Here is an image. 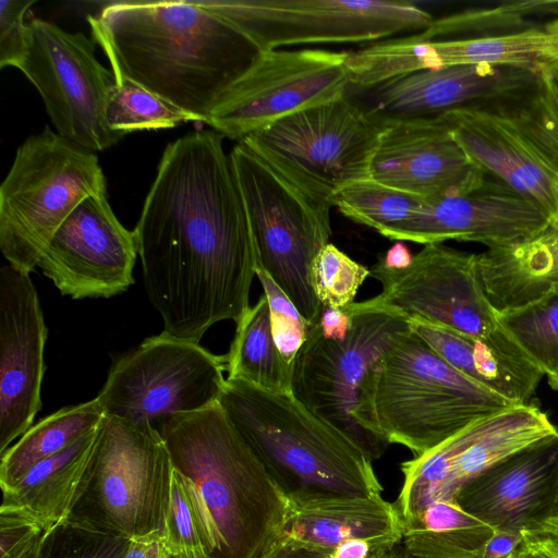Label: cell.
<instances>
[{
  "label": "cell",
  "mask_w": 558,
  "mask_h": 558,
  "mask_svg": "<svg viewBox=\"0 0 558 558\" xmlns=\"http://www.w3.org/2000/svg\"><path fill=\"white\" fill-rule=\"evenodd\" d=\"M107 193L94 151L48 125L16 149L0 187V250L15 269L29 274L56 231L86 197Z\"/></svg>",
  "instance_id": "52a82bcc"
},
{
  "label": "cell",
  "mask_w": 558,
  "mask_h": 558,
  "mask_svg": "<svg viewBox=\"0 0 558 558\" xmlns=\"http://www.w3.org/2000/svg\"><path fill=\"white\" fill-rule=\"evenodd\" d=\"M163 539L169 555L174 558H210L193 486L174 468Z\"/></svg>",
  "instance_id": "e575fe53"
},
{
  "label": "cell",
  "mask_w": 558,
  "mask_h": 558,
  "mask_svg": "<svg viewBox=\"0 0 558 558\" xmlns=\"http://www.w3.org/2000/svg\"><path fill=\"white\" fill-rule=\"evenodd\" d=\"M548 227L550 221L538 205L487 175L470 192L427 199L408 221L383 236L424 245L456 240L497 248L524 243Z\"/></svg>",
  "instance_id": "ffe728a7"
},
{
  "label": "cell",
  "mask_w": 558,
  "mask_h": 558,
  "mask_svg": "<svg viewBox=\"0 0 558 558\" xmlns=\"http://www.w3.org/2000/svg\"><path fill=\"white\" fill-rule=\"evenodd\" d=\"M226 359L227 379L239 380L271 393L292 395V368L283 361L272 337L265 294L235 323Z\"/></svg>",
  "instance_id": "f546056e"
},
{
  "label": "cell",
  "mask_w": 558,
  "mask_h": 558,
  "mask_svg": "<svg viewBox=\"0 0 558 558\" xmlns=\"http://www.w3.org/2000/svg\"><path fill=\"white\" fill-rule=\"evenodd\" d=\"M547 69L558 85V61L547 66Z\"/></svg>",
  "instance_id": "681fc988"
},
{
  "label": "cell",
  "mask_w": 558,
  "mask_h": 558,
  "mask_svg": "<svg viewBox=\"0 0 558 558\" xmlns=\"http://www.w3.org/2000/svg\"><path fill=\"white\" fill-rule=\"evenodd\" d=\"M195 117L125 78L116 80L107 105V122L117 133L174 128Z\"/></svg>",
  "instance_id": "836d02e7"
},
{
  "label": "cell",
  "mask_w": 558,
  "mask_h": 558,
  "mask_svg": "<svg viewBox=\"0 0 558 558\" xmlns=\"http://www.w3.org/2000/svg\"><path fill=\"white\" fill-rule=\"evenodd\" d=\"M28 29L19 70L38 90L57 133L94 153L117 144L124 135L107 122L116 77L97 60L94 43L40 19H32Z\"/></svg>",
  "instance_id": "5bb4252c"
},
{
  "label": "cell",
  "mask_w": 558,
  "mask_h": 558,
  "mask_svg": "<svg viewBox=\"0 0 558 558\" xmlns=\"http://www.w3.org/2000/svg\"><path fill=\"white\" fill-rule=\"evenodd\" d=\"M153 427L193 486L210 558H263L282 537L289 497L219 403Z\"/></svg>",
  "instance_id": "3957f363"
},
{
  "label": "cell",
  "mask_w": 558,
  "mask_h": 558,
  "mask_svg": "<svg viewBox=\"0 0 558 558\" xmlns=\"http://www.w3.org/2000/svg\"><path fill=\"white\" fill-rule=\"evenodd\" d=\"M511 405L449 365L410 328L368 369L352 414L363 429L420 456Z\"/></svg>",
  "instance_id": "277c9868"
},
{
  "label": "cell",
  "mask_w": 558,
  "mask_h": 558,
  "mask_svg": "<svg viewBox=\"0 0 558 558\" xmlns=\"http://www.w3.org/2000/svg\"><path fill=\"white\" fill-rule=\"evenodd\" d=\"M168 558H174V557H172V556H170V555H169V557H168Z\"/></svg>",
  "instance_id": "db71d44e"
},
{
  "label": "cell",
  "mask_w": 558,
  "mask_h": 558,
  "mask_svg": "<svg viewBox=\"0 0 558 558\" xmlns=\"http://www.w3.org/2000/svg\"><path fill=\"white\" fill-rule=\"evenodd\" d=\"M36 0L0 1V66L20 68L28 47L26 14Z\"/></svg>",
  "instance_id": "f35d334b"
},
{
  "label": "cell",
  "mask_w": 558,
  "mask_h": 558,
  "mask_svg": "<svg viewBox=\"0 0 558 558\" xmlns=\"http://www.w3.org/2000/svg\"><path fill=\"white\" fill-rule=\"evenodd\" d=\"M256 276L269 304L275 343L283 361L292 368L294 359L306 340L312 324L302 317L284 292L263 269L256 268Z\"/></svg>",
  "instance_id": "74e56055"
},
{
  "label": "cell",
  "mask_w": 558,
  "mask_h": 558,
  "mask_svg": "<svg viewBox=\"0 0 558 558\" xmlns=\"http://www.w3.org/2000/svg\"><path fill=\"white\" fill-rule=\"evenodd\" d=\"M289 517L282 536L329 554L342 542L362 538L393 549L403 524L396 505L374 495L288 496Z\"/></svg>",
  "instance_id": "d4e9b609"
},
{
  "label": "cell",
  "mask_w": 558,
  "mask_h": 558,
  "mask_svg": "<svg viewBox=\"0 0 558 558\" xmlns=\"http://www.w3.org/2000/svg\"><path fill=\"white\" fill-rule=\"evenodd\" d=\"M87 21L116 80L203 122L263 52L207 1H114Z\"/></svg>",
  "instance_id": "7a4b0ae2"
},
{
  "label": "cell",
  "mask_w": 558,
  "mask_h": 558,
  "mask_svg": "<svg viewBox=\"0 0 558 558\" xmlns=\"http://www.w3.org/2000/svg\"><path fill=\"white\" fill-rule=\"evenodd\" d=\"M105 416L98 400L68 405L32 425L0 454V487L16 483L34 465L94 432Z\"/></svg>",
  "instance_id": "4dcf8cb0"
},
{
  "label": "cell",
  "mask_w": 558,
  "mask_h": 558,
  "mask_svg": "<svg viewBox=\"0 0 558 558\" xmlns=\"http://www.w3.org/2000/svg\"><path fill=\"white\" fill-rule=\"evenodd\" d=\"M522 542V531L495 530L484 544L481 558H509Z\"/></svg>",
  "instance_id": "60d3db41"
},
{
  "label": "cell",
  "mask_w": 558,
  "mask_h": 558,
  "mask_svg": "<svg viewBox=\"0 0 558 558\" xmlns=\"http://www.w3.org/2000/svg\"><path fill=\"white\" fill-rule=\"evenodd\" d=\"M216 131L167 145L134 231L163 331L198 343L250 307L257 259L230 156Z\"/></svg>",
  "instance_id": "6da1fadb"
},
{
  "label": "cell",
  "mask_w": 558,
  "mask_h": 558,
  "mask_svg": "<svg viewBox=\"0 0 558 558\" xmlns=\"http://www.w3.org/2000/svg\"><path fill=\"white\" fill-rule=\"evenodd\" d=\"M558 61V19L500 34L458 39L410 36L373 43L349 53L351 83L366 89L421 70L485 64L541 72Z\"/></svg>",
  "instance_id": "ac0fdd59"
},
{
  "label": "cell",
  "mask_w": 558,
  "mask_h": 558,
  "mask_svg": "<svg viewBox=\"0 0 558 558\" xmlns=\"http://www.w3.org/2000/svg\"><path fill=\"white\" fill-rule=\"evenodd\" d=\"M172 470L169 450L150 424L105 415L69 519L131 539L163 533Z\"/></svg>",
  "instance_id": "30bf717a"
},
{
  "label": "cell",
  "mask_w": 558,
  "mask_h": 558,
  "mask_svg": "<svg viewBox=\"0 0 558 558\" xmlns=\"http://www.w3.org/2000/svg\"><path fill=\"white\" fill-rule=\"evenodd\" d=\"M509 558H536V556L522 542L520 547Z\"/></svg>",
  "instance_id": "c3c4849f"
},
{
  "label": "cell",
  "mask_w": 558,
  "mask_h": 558,
  "mask_svg": "<svg viewBox=\"0 0 558 558\" xmlns=\"http://www.w3.org/2000/svg\"><path fill=\"white\" fill-rule=\"evenodd\" d=\"M548 385L554 389L558 390V375L547 377Z\"/></svg>",
  "instance_id": "816d5d0a"
},
{
  "label": "cell",
  "mask_w": 558,
  "mask_h": 558,
  "mask_svg": "<svg viewBox=\"0 0 558 558\" xmlns=\"http://www.w3.org/2000/svg\"><path fill=\"white\" fill-rule=\"evenodd\" d=\"M396 548L388 551L386 558H407L402 550H397Z\"/></svg>",
  "instance_id": "f907efd6"
},
{
  "label": "cell",
  "mask_w": 558,
  "mask_h": 558,
  "mask_svg": "<svg viewBox=\"0 0 558 558\" xmlns=\"http://www.w3.org/2000/svg\"><path fill=\"white\" fill-rule=\"evenodd\" d=\"M558 438V428L536 404L511 405L481 417L433 449L401 463L396 507L402 523L436 500L456 499L469 481L504 460Z\"/></svg>",
  "instance_id": "9a60e30c"
},
{
  "label": "cell",
  "mask_w": 558,
  "mask_h": 558,
  "mask_svg": "<svg viewBox=\"0 0 558 558\" xmlns=\"http://www.w3.org/2000/svg\"><path fill=\"white\" fill-rule=\"evenodd\" d=\"M384 123L372 179L425 199L464 194L485 182L487 174L469 158L442 117Z\"/></svg>",
  "instance_id": "7402d4cb"
},
{
  "label": "cell",
  "mask_w": 558,
  "mask_h": 558,
  "mask_svg": "<svg viewBox=\"0 0 558 558\" xmlns=\"http://www.w3.org/2000/svg\"><path fill=\"white\" fill-rule=\"evenodd\" d=\"M344 310L353 322L343 340L325 338L316 323L312 324L292 365V396L348 435L374 461L389 444L363 429L352 413L366 373L410 326L400 314L364 307L359 302Z\"/></svg>",
  "instance_id": "8fae6325"
},
{
  "label": "cell",
  "mask_w": 558,
  "mask_h": 558,
  "mask_svg": "<svg viewBox=\"0 0 558 558\" xmlns=\"http://www.w3.org/2000/svg\"><path fill=\"white\" fill-rule=\"evenodd\" d=\"M369 271L383 290L359 302L364 307L389 311L473 337L501 328L484 286L477 254L442 243L426 244L403 270H384L374 265Z\"/></svg>",
  "instance_id": "e0dca14e"
},
{
  "label": "cell",
  "mask_w": 558,
  "mask_h": 558,
  "mask_svg": "<svg viewBox=\"0 0 558 558\" xmlns=\"http://www.w3.org/2000/svg\"><path fill=\"white\" fill-rule=\"evenodd\" d=\"M263 558H331V554L291 537L282 536Z\"/></svg>",
  "instance_id": "b9f144b4"
},
{
  "label": "cell",
  "mask_w": 558,
  "mask_h": 558,
  "mask_svg": "<svg viewBox=\"0 0 558 558\" xmlns=\"http://www.w3.org/2000/svg\"><path fill=\"white\" fill-rule=\"evenodd\" d=\"M477 256L486 292L498 312L533 302L558 287V227Z\"/></svg>",
  "instance_id": "83f0119b"
},
{
  "label": "cell",
  "mask_w": 558,
  "mask_h": 558,
  "mask_svg": "<svg viewBox=\"0 0 558 558\" xmlns=\"http://www.w3.org/2000/svg\"><path fill=\"white\" fill-rule=\"evenodd\" d=\"M45 532L46 531H43L24 547L0 555V558H40V548Z\"/></svg>",
  "instance_id": "7dc6e473"
},
{
  "label": "cell",
  "mask_w": 558,
  "mask_h": 558,
  "mask_svg": "<svg viewBox=\"0 0 558 558\" xmlns=\"http://www.w3.org/2000/svg\"><path fill=\"white\" fill-rule=\"evenodd\" d=\"M388 551H389V550H388ZM388 551H384V553L378 554V555L376 556V558H386V554H387Z\"/></svg>",
  "instance_id": "f5cc1de1"
},
{
  "label": "cell",
  "mask_w": 558,
  "mask_h": 558,
  "mask_svg": "<svg viewBox=\"0 0 558 558\" xmlns=\"http://www.w3.org/2000/svg\"><path fill=\"white\" fill-rule=\"evenodd\" d=\"M134 231L111 209L107 193L83 199L46 246L38 267L62 295L74 300L111 298L134 283Z\"/></svg>",
  "instance_id": "d6986e66"
},
{
  "label": "cell",
  "mask_w": 558,
  "mask_h": 558,
  "mask_svg": "<svg viewBox=\"0 0 558 558\" xmlns=\"http://www.w3.org/2000/svg\"><path fill=\"white\" fill-rule=\"evenodd\" d=\"M131 538L66 519L45 532L40 558H124Z\"/></svg>",
  "instance_id": "d590c367"
},
{
  "label": "cell",
  "mask_w": 558,
  "mask_h": 558,
  "mask_svg": "<svg viewBox=\"0 0 558 558\" xmlns=\"http://www.w3.org/2000/svg\"><path fill=\"white\" fill-rule=\"evenodd\" d=\"M523 532V545L536 558H558V537L543 533Z\"/></svg>",
  "instance_id": "f6af8a7d"
},
{
  "label": "cell",
  "mask_w": 558,
  "mask_h": 558,
  "mask_svg": "<svg viewBox=\"0 0 558 558\" xmlns=\"http://www.w3.org/2000/svg\"><path fill=\"white\" fill-rule=\"evenodd\" d=\"M558 475V438L519 452L465 483L460 507L496 530L526 531L547 507Z\"/></svg>",
  "instance_id": "cb8c5ba5"
},
{
  "label": "cell",
  "mask_w": 558,
  "mask_h": 558,
  "mask_svg": "<svg viewBox=\"0 0 558 558\" xmlns=\"http://www.w3.org/2000/svg\"><path fill=\"white\" fill-rule=\"evenodd\" d=\"M541 72L457 65L411 72L349 94L384 122L430 119L461 107L519 95L538 82Z\"/></svg>",
  "instance_id": "603a6c76"
},
{
  "label": "cell",
  "mask_w": 558,
  "mask_h": 558,
  "mask_svg": "<svg viewBox=\"0 0 558 558\" xmlns=\"http://www.w3.org/2000/svg\"><path fill=\"white\" fill-rule=\"evenodd\" d=\"M498 323L544 376L558 375V287L533 302L498 312Z\"/></svg>",
  "instance_id": "1f68e13d"
},
{
  "label": "cell",
  "mask_w": 558,
  "mask_h": 558,
  "mask_svg": "<svg viewBox=\"0 0 558 558\" xmlns=\"http://www.w3.org/2000/svg\"><path fill=\"white\" fill-rule=\"evenodd\" d=\"M526 532L549 534L558 537V475L547 507Z\"/></svg>",
  "instance_id": "ee69618b"
},
{
  "label": "cell",
  "mask_w": 558,
  "mask_h": 558,
  "mask_svg": "<svg viewBox=\"0 0 558 558\" xmlns=\"http://www.w3.org/2000/svg\"><path fill=\"white\" fill-rule=\"evenodd\" d=\"M48 336L29 274L0 268V454L34 423L41 409Z\"/></svg>",
  "instance_id": "44dd1931"
},
{
  "label": "cell",
  "mask_w": 558,
  "mask_h": 558,
  "mask_svg": "<svg viewBox=\"0 0 558 558\" xmlns=\"http://www.w3.org/2000/svg\"><path fill=\"white\" fill-rule=\"evenodd\" d=\"M384 125L348 93L284 117L241 142L308 197L332 207L339 190L371 178Z\"/></svg>",
  "instance_id": "9c48e42d"
},
{
  "label": "cell",
  "mask_w": 558,
  "mask_h": 558,
  "mask_svg": "<svg viewBox=\"0 0 558 558\" xmlns=\"http://www.w3.org/2000/svg\"><path fill=\"white\" fill-rule=\"evenodd\" d=\"M440 117L478 168L534 202L558 227V85L547 68L519 95Z\"/></svg>",
  "instance_id": "8992f818"
},
{
  "label": "cell",
  "mask_w": 558,
  "mask_h": 558,
  "mask_svg": "<svg viewBox=\"0 0 558 558\" xmlns=\"http://www.w3.org/2000/svg\"><path fill=\"white\" fill-rule=\"evenodd\" d=\"M412 259L413 255L403 241H397L378 258L375 265L384 270H403L412 263Z\"/></svg>",
  "instance_id": "bcb514c9"
},
{
  "label": "cell",
  "mask_w": 558,
  "mask_h": 558,
  "mask_svg": "<svg viewBox=\"0 0 558 558\" xmlns=\"http://www.w3.org/2000/svg\"><path fill=\"white\" fill-rule=\"evenodd\" d=\"M218 403L288 496L381 494L363 449L292 395L226 378Z\"/></svg>",
  "instance_id": "5b68a950"
},
{
  "label": "cell",
  "mask_w": 558,
  "mask_h": 558,
  "mask_svg": "<svg viewBox=\"0 0 558 558\" xmlns=\"http://www.w3.org/2000/svg\"><path fill=\"white\" fill-rule=\"evenodd\" d=\"M408 322L441 359L477 385L513 405L532 402L544 375L502 328L473 337L418 319Z\"/></svg>",
  "instance_id": "484cf974"
},
{
  "label": "cell",
  "mask_w": 558,
  "mask_h": 558,
  "mask_svg": "<svg viewBox=\"0 0 558 558\" xmlns=\"http://www.w3.org/2000/svg\"><path fill=\"white\" fill-rule=\"evenodd\" d=\"M226 359L162 331L112 364L96 399L105 415L151 426L218 403Z\"/></svg>",
  "instance_id": "4fadbf2b"
},
{
  "label": "cell",
  "mask_w": 558,
  "mask_h": 558,
  "mask_svg": "<svg viewBox=\"0 0 558 558\" xmlns=\"http://www.w3.org/2000/svg\"><path fill=\"white\" fill-rule=\"evenodd\" d=\"M426 201L369 178L339 190L331 198V206L347 218L383 235L408 221Z\"/></svg>",
  "instance_id": "d6a6232c"
},
{
  "label": "cell",
  "mask_w": 558,
  "mask_h": 558,
  "mask_svg": "<svg viewBox=\"0 0 558 558\" xmlns=\"http://www.w3.org/2000/svg\"><path fill=\"white\" fill-rule=\"evenodd\" d=\"M495 530L456 499L436 500L403 524L401 550L407 558H481Z\"/></svg>",
  "instance_id": "f1b7e54d"
},
{
  "label": "cell",
  "mask_w": 558,
  "mask_h": 558,
  "mask_svg": "<svg viewBox=\"0 0 558 558\" xmlns=\"http://www.w3.org/2000/svg\"><path fill=\"white\" fill-rule=\"evenodd\" d=\"M97 428L1 487V506L27 512L45 531L69 519L85 488Z\"/></svg>",
  "instance_id": "4316f807"
},
{
  "label": "cell",
  "mask_w": 558,
  "mask_h": 558,
  "mask_svg": "<svg viewBox=\"0 0 558 558\" xmlns=\"http://www.w3.org/2000/svg\"><path fill=\"white\" fill-rule=\"evenodd\" d=\"M348 51H263L205 121L223 137L244 140L294 112L350 90Z\"/></svg>",
  "instance_id": "2e32d148"
},
{
  "label": "cell",
  "mask_w": 558,
  "mask_h": 558,
  "mask_svg": "<svg viewBox=\"0 0 558 558\" xmlns=\"http://www.w3.org/2000/svg\"><path fill=\"white\" fill-rule=\"evenodd\" d=\"M229 156L257 268L275 281L306 322L315 324L322 306L311 284V266L329 243L331 207L308 197L243 142Z\"/></svg>",
  "instance_id": "ba28073f"
},
{
  "label": "cell",
  "mask_w": 558,
  "mask_h": 558,
  "mask_svg": "<svg viewBox=\"0 0 558 558\" xmlns=\"http://www.w3.org/2000/svg\"><path fill=\"white\" fill-rule=\"evenodd\" d=\"M353 318L344 308L322 307L316 325L320 333L332 340L347 338Z\"/></svg>",
  "instance_id": "ab89813d"
},
{
  "label": "cell",
  "mask_w": 558,
  "mask_h": 558,
  "mask_svg": "<svg viewBox=\"0 0 558 558\" xmlns=\"http://www.w3.org/2000/svg\"><path fill=\"white\" fill-rule=\"evenodd\" d=\"M388 550L391 549L367 539L354 538L340 543L331 553V558H376L378 554Z\"/></svg>",
  "instance_id": "7bdbcfd3"
},
{
  "label": "cell",
  "mask_w": 558,
  "mask_h": 558,
  "mask_svg": "<svg viewBox=\"0 0 558 558\" xmlns=\"http://www.w3.org/2000/svg\"><path fill=\"white\" fill-rule=\"evenodd\" d=\"M371 271L336 245L326 244L311 266V284L322 307L344 308L355 295Z\"/></svg>",
  "instance_id": "8d00e7d4"
},
{
  "label": "cell",
  "mask_w": 558,
  "mask_h": 558,
  "mask_svg": "<svg viewBox=\"0 0 558 558\" xmlns=\"http://www.w3.org/2000/svg\"><path fill=\"white\" fill-rule=\"evenodd\" d=\"M260 51L312 44L376 43L425 31L428 11L405 0H210Z\"/></svg>",
  "instance_id": "7c38bea8"
}]
</instances>
